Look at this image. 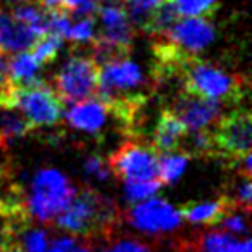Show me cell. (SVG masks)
<instances>
[{"label": "cell", "mask_w": 252, "mask_h": 252, "mask_svg": "<svg viewBox=\"0 0 252 252\" xmlns=\"http://www.w3.org/2000/svg\"><path fill=\"white\" fill-rule=\"evenodd\" d=\"M152 88L138 66L128 57L105 63L98 67V83L95 98L123 125H131L135 116L144 107Z\"/></svg>", "instance_id": "cell-1"}, {"label": "cell", "mask_w": 252, "mask_h": 252, "mask_svg": "<svg viewBox=\"0 0 252 252\" xmlns=\"http://www.w3.org/2000/svg\"><path fill=\"white\" fill-rule=\"evenodd\" d=\"M176 76L182 78L183 92L204 98L238 104L247 94V81L238 74H230L221 67L195 57L185 59Z\"/></svg>", "instance_id": "cell-2"}, {"label": "cell", "mask_w": 252, "mask_h": 252, "mask_svg": "<svg viewBox=\"0 0 252 252\" xmlns=\"http://www.w3.org/2000/svg\"><path fill=\"white\" fill-rule=\"evenodd\" d=\"M56 224L74 235H102L119 221V213L109 199L94 189L76 190L67 206L57 214Z\"/></svg>", "instance_id": "cell-3"}, {"label": "cell", "mask_w": 252, "mask_h": 252, "mask_svg": "<svg viewBox=\"0 0 252 252\" xmlns=\"http://www.w3.org/2000/svg\"><path fill=\"white\" fill-rule=\"evenodd\" d=\"M63 105L64 102L56 90L45 81H40L33 87H14L7 83L0 90V109H18L32 126V130L57 125L63 116Z\"/></svg>", "instance_id": "cell-4"}, {"label": "cell", "mask_w": 252, "mask_h": 252, "mask_svg": "<svg viewBox=\"0 0 252 252\" xmlns=\"http://www.w3.org/2000/svg\"><path fill=\"white\" fill-rule=\"evenodd\" d=\"M214 158L224 162H237L238 169L247 154H251L252 116L247 107H238L221 116L211 128Z\"/></svg>", "instance_id": "cell-5"}, {"label": "cell", "mask_w": 252, "mask_h": 252, "mask_svg": "<svg viewBox=\"0 0 252 252\" xmlns=\"http://www.w3.org/2000/svg\"><path fill=\"white\" fill-rule=\"evenodd\" d=\"M74 189L64 173L57 169H40L32 182L28 214L36 221H52L73 199Z\"/></svg>", "instance_id": "cell-6"}, {"label": "cell", "mask_w": 252, "mask_h": 252, "mask_svg": "<svg viewBox=\"0 0 252 252\" xmlns=\"http://www.w3.org/2000/svg\"><path fill=\"white\" fill-rule=\"evenodd\" d=\"M98 83V66L90 56H73L54 78V90L64 104L94 98Z\"/></svg>", "instance_id": "cell-7"}, {"label": "cell", "mask_w": 252, "mask_h": 252, "mask_svg": "<svg viewBox=\"0 0 252 252\" xmlns=\"http://www.w3.org/2000/svg\"><path fill=\"white\" fill-rule=\"evenodd\" d=\"M107 166L125 182H149L158 178L159 152L152 145L126 142L109 156Z\"/></svg>", "instance_id": "cell-8"}, {"label": "cell", "mask_w": 252, "mask_h": 252, "mask_svg": "<svg viewBox=\"0 0 252 252\" xmlns=\"http://www.w3.org/2000/svg\"><path fill=\"white\" fill-rule=\"evenodd\" d=\"M131 226L144 233H166L173 231L182 223V214L176 207L161 199L137 202L128 213Z\"/></svg>", "instance_id": "cell-9"}, {"label": "cell", "mask_w": 252, "mask_h": 252, "mask_svg": "<svg viewBox=\"0 0 252 252\" xmlns=\"http://www.w3.org/2000/svg\"><path fill=\"white\" fill-rule=\"evenodd\" d=\"M161 36L171 42L185 56L195 57L214 40V26L209 18H185L178 19Z\"/></svg>", "instance_id": "cell-10"}, {"label": "cell", "mask_w": 252, "mask_h": 252, "mask_svg": "<svg viewBox=\"0 0 252 252\" xmlns=\"http://www.w3.org/2000/svg\"><path fill=\"white\" fill-rule=\"evenodd\" d=\"M224 102L214 98H204L197 95H189L183 92L169 107L187 126V131L209 130L223 116Z\"/></svg>", "instance_id": "cell-11"}, {"label": "cell", "mask_w": 252, "mask_h": 252, "mask_svg": "<svg viewBox=\"0 0 252 252\" xmlns=\"http://www.w3.org/2000/svg\"><path fill=\"white\" fill-rule=\"evenodd\" d=\"M97 16L100 19V30H98V35L95 36L130 52L135 36V28L126 14L125 5L100 4Z\"/></svg>", "instance_id": "cell-12"}, {"label": "cell", "mask_w": 252, "mask_h": 252, "mask_svg": "<svg viewBox=\"0 0 252 252\" xmlns=\"http://www.w3.org/2000/svg\"><path fill=\"white\" fill-rule=\"evenodd\" d=\"M109 109L102 104L98 98H87V100L76 102L69 111L66 112V121L71 128L85 133L97 135L105 126Z\"/></svg>", "instance_id": "cell-13"}, {"label": "cell", "mask_w": 252, "mask_h": 252, "mask_svg": "<svg viewBox=\"0 0 252 252\" xmlns=\"http://www.w3.org/2000/svg\"><path fill=\"white\" fill-rule=\"evenodd\" d=\"M40 35L25 23L18 21L11 12H0V54H16L28 50Z\"/></svg>", "instance_id": "cell-14"}, {"label": "cell", "mask_w": 252, "mask_h": 252, "mask_svg": "<svg viewBox=\"0 0 252 252\" xmlns=\"http://www.w3.org/2000/svg\"><path fill=\"white\" fill-rule=\"evenodd\" d=\"M233 209H237V204L228 195H223L211 202H189L180 207L182 220H187L195 224H218L228 216Z\"/></svg>", "instance_id": "cell-15"}, {"label": "cell", "mask_w": 252, "mask_h": 252, "mask_svg": "<svg viewBox=\"0 0 252 252\" xmlns=\"http://www.w3.org/2000/svg\"><path fill=\"white\" fill-rule=\"evenodd\" d=\"M187 137V126L182 119L171 111L164 109L159 114L158 125L154 130L152 147L158 152H176L182 151V144Z\"/></svg>", "instance_id": "cell-16"}, {"label": "cell", "mask_w": 252, "mask_h": 252, "mask_svg": "<svg viewBox=\"0 0 252 252\" xmlns=\"http://www.w3.org/2000/svg\"><path fill=\"white\" fill-rule=\"evenodd\" d=\"M40 64L33 59L30 50L12 54L7 59V78L9 83L14 87H33L43 81L38 76Z\"/></svg>", "instance_id": "cell-17"}, {"label": "cell", "mask_w": 252, "mask_h": 252, "mask_svg": "<svg viewBox=\"0 0 252 252\" xmlns=\"http://www.w3.org/2000/svg\"><path fill=\"white\" fill-rule=\"evenodd\" d=\"M190 156L183 151L176 152H159V169H158V178L161 180L162 185H169L175 183L176 180L182 176L185 171L187 164H189Z\"/></svg>", "instance_id": "cell-18"}, {"label": "cell", "mask_w": 252, "mask_h": 252, "mask_svg": "<svg viewBox=\"0 0 252 252\" xmlns=\"http://www.w3.org/2000/svg\"><path fill=\"white\" fill-rule=\"evenodd\" d=\"M32 131V126L23 114L5 111L0 116V147H7L18 138H23Z\"/></svg>", "instance_id": "cell-19"}, {"label": "cell", "mask_w": 252, "mask_h": 252, "mask_svg": "<svg viewBox=\"0 0 252 252\" xmlns=\"http://www.w3.org/2000/svg\"><path fill=\"white\" fill-rule=\"evenodd\" d=\"M11 16L18 21L25 23L30 28H33L40 36L47 33V12L36 2H33V4L26 2V4L16 5L11 11Z\"/></svg>", "instance_id": "cell-20"}, {"label": "cell", "mask_w": 252, "mask_h": 252, "mask_svg": "<svg viewBox=\"0 0 252 252\" xmlns=\"http://www.w3.org/2000/svg\"><path fill=\"white\" fill-rule=\"evenodd\" d=\"M249 238L238 242L231 235L223 233V231H209L202 238V252H244L245 244Z\"/></svg>", "instance_id": "cell-21"}, {"label": "cell", "mask_w": 252, "mask_h": 252, "mask_svg": "<svg viewBox=\"0 0 252 252\" xmlns=\"http://www.w3.org/2000/svg\"><path fill=\"white\" fill-rule=\"evenodd\" d=\"M64 40L61 36L50 35V33H45L42 35L32 47H30V54L33 56V59L40 64V66H45V64H50L56 61L57 54H59V49L63 45Z\"/></svg>", "instance_id": "cell-22"}, {"label": "cell", "mask_w": 252, "mask_h": 252, "mask_svg": "<svg viewBox=\"0 0 252 252\" xmlns=\"http://www.w3.org/2000/svg\"><path fill=\"white\" fill-rule=\"evenodd\" d=\"M164 0H125L123 5L126 9V14L130 18L133 28H138L144 32V26L147 23L149 16L162 4Z\"/></svg>", "instance_id": "cell-23"}, {"label": "cell", "mask_w": 252, "mask_h": 252, "mask_svg": "<svg viewBox=\"0 0 252 252\" xmlns=\"http://www.w3.org/2000/svg\"><path fill=\"white\" fill-rule=\"evenodd\" d=\"M183 18H211L218 11V0H169Z\"/></svg>", "instance_id": "cell-24"}, {"label": "cell", "mask_w": 252, "mask_h": 252, "mask_svg": "<svg viewBox=\"0 0 252 252\" xmlns=\"http://www.w3.org/2000/svg\"><path fill=\"white\" fill-rule=\"evenodd\" d=\"M161 187L162 183L159 178L149 180V182H126V199L130 200V204L142 202V200L151 199L152 195H156Z\"/></svg>", "instance_id": "cell-25"}, {"label": "cell", "mask_w": 252, "mask_h": 252, "mask_svg": "<svg viewBox=\"0 0 252 252\" xmlns=\"http://www.w3.org/2000/svg\"><path fill=\"white\" fill-rule=\"evenodd\" d=\"M19 244L25 249V252H47V247H49L50 242L45 230L23 226L21 242Z\"/></svg>", "instance_id": "cell-26"}, {"label": "cell", "mask_w": 252, "mask_h": 252, "mask_svg": "<svg viewBox=\"0 0 252 252\" xmlns=\"http://www.w3.org/2000/svg\"><path fill=\"white\" fill-rule=\"evenodd\" d=\"M95 36V19L94 18H78L74 25L69 26L66 40L73 43H88Z\"/></svg>", "instance_id": "cell-27"}, {"label": "cell", "mask_w": 252, "mask_h": 252, "mask_svg": "<svg viewBox=\"0 0 252 252\" xmlns=\"http://www.w3.org/2000/svg\"><path fill=\"white\" fill-rule=\"evenodd\" d=\"M247 214L249 213H240V211L233 209L230 214H228L226 218H224L223 221H221V224H223V228L226 231H230V233H235V235H244L247 233L249 230V224H247Z\"/></svg>", "instance_id": "cell-28"}, {"label": "cell", "mask_w": 252, "mask_h": 252, "mask_svg": "<svg viewBox=\"0 0 252 252\" xmlns=\"http://www.w3.org/2000/svg\"><path fill=\"white\" fill-rule=\"evenodd\" d=\"M83 169H85V175H88L90 178H95V180H107L109 173H111L107 162H105L100 156H90V158L85 161Z\"/></svg>", "instance_id": "cell-29"}, {"label": "cell", "mask_w": 252, "mask_h": 252, "mask_svg": "<svg viewBox=\"0 0 252 252\" xmlns=\"http://www.w3.org/2000/svg\"><path fill=\"white\" fill-rule=\"evenodd\" d=\"M47 252H90V249L85 244H81L76 238L63 237L54 240L52 244H49Z\"/></svg>", "instance_id": "cell-30"}, {"label": "cell", "mask_w": 252, "mask_h": 252, "mask_svg": "<svg viewBox=\"0 0 252 252\" xmlns=\"http://www.w3.org/2000/svg\"><path fill=\"white\" fill-rule=\"evenodd\" d=\"M102 252H151V249L144 242L133 240V238H125V240L116 242L112 247L105 249Z\"/></svg>", "instance_id": "cell-31"}, {"label": "cell", "mask_w": 252, "mask_h": 252, "mask_svg": "<svg viewBox=\"0 0 252 252\" xmlns=\"http://www.w3.org/2000/svg\"><path fill=\"white\" fill-rule=\"evenodd\" d=\"M237 192V200L235 204L238 206V209H244L245 213L251 211V202H252V187H251V176H244V182L238 187Z\"/></svg>", "instance_id": "cell-32"}, {"label": "cell", "mask_w": 252, "mask_h": 252, "mask_svg": "<svg viewBox=\"0 0 252 252\" xmlns=\"http://www.w3.org/2000/svg\"><path fill=\"white\" fill-rule=\"evenodd\" d=\"M14 233H16L14 226H12V224L9 223V221L5 220V218L0 216V247H2V245H4L5 242H9V240H12V238H16Z\"/></svg>", "instance_id": "cell-33"}, {"label": "cell", "mask_w": 252, "mask_h": 252, "mask_svg": "<svg viewBox=\"0 0 252 252\" xmlns=\"http://www.w3.org/2000/svg\"><path fill=\"white\" fill-rule=\"evenodd\" d=\"M9 83L7 78V59L4 57V54H0V90Z\"/></svg>", "instance_id": "cell-34"}, {"label": "cell", "mask_w": 252, "mask_h": 252, "mask_svg": "<svg viewBox=\"0 0 252 252\" xmlns=\"http://www.w3.org/2000/svg\"><path fill=\"white\" fill-rule=\"evenodd\" d=\"M0 252H25V249L21 247V244H19L16 238H12V240L5 242V244L0 247Z\"/></svg>", "instance_id": "cell-35"}, {"label": "cell", "mask_w": 252, "mask_h": 252, "mask_svg": "<svg viewBox=\"0 0 252 252\" xmlns=\"http://www.w3.org/2000/svg\"><path fill=\"white\" fill-rule=\"evenodd\" d=\"M76 2H78V0H61V4H63V9L67 12V14H69V12L73 11V7L76 5Z\"/></svg>", "instance_id": "cell-36"}, {"label": "cell", "mask_w": 252, "mask_h": 252, "mask_svg": "<svg viewBox=\"0 0 252 252\" xmlns=\"http://www.w3.org/2000/svg\"><path fill=\"white\" fill-rule=\"evenodd\" d=\"M4 2H26V0H4Z\"/></svg>", "instance_id": "cell-37"}]
</instances>
